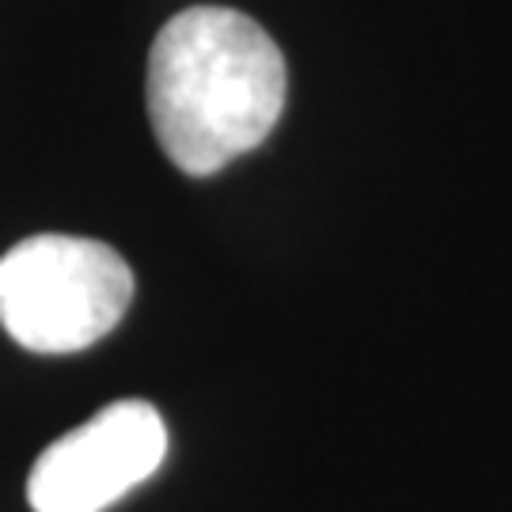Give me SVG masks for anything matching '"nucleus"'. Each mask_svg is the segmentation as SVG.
I'll return each mask as SVG.
<instances>
[{"label": "nucleus", "instance_id": "nucleus-1", "mask_svg": "<svg viewBox=\"0 0 512 512\" xmlns=\"http://www.w3.org/2000/svg\"><path fill=\"white\" fill-rule=\"evenodd\" d=\"M148 118L167 160L213 175L258 148L285 110V57L262 23L236 8H186L148 54Z\"/></svg>", "mask_w": 512, "mask_h": 512}, {"label": "nucleus", "instance_id": "nucleus-2", "mask_svg": "<svg viewBox=\"0 0 512 512\" xmlns=\"http://www.w3.org/2000/svg\"><path fill=\"white\" fill-rule=\"evenodd\" d=\"M133 300V270L84 236H31L0 258V327L23 349L76 353L107 338Z\"/></svg>", "mask_w": 512, "mask_h": 512}, {"label": "nucleus", "instance_id": "nucleus-3", "mask_svg": "<svg viewBox=\"0 0 512 512\" xmlns=\"http://www.w3.org/2000/svg\"><path fill=\"white\" fill-rule=\"evenodd\" d=\"M164 456L160 410L145 399H118L35 459L27 501L35 512H107L156 475Z\"/></svg>", "mask_w": 512, "mask_h": 512}]
</instances>
